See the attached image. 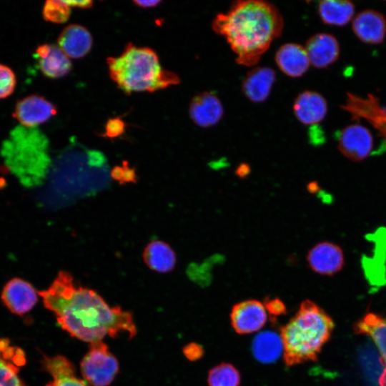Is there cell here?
Masks as SVG:
<instances>
[{
    "mask_svg": "<svg viewBox=\"0 0 386 386\" xmlns=\"http://www.w3.org/2000/svg\"><path fill=\"white\" fill-rule=\"evenodd\" d=\"M109 74L118 87L127 94L153 92L178 84L179 77L164 69L154 50L129 43L117 56L107 59Z\"/></svg>",
    "mask_w": 386,
    "mask_h": 386,
    "instance_id": "obj_3",
    "label": "cell"
},
{
    "mask_svg": "<svg viewBox=\"0 0 386 386\" xmlns=\"http://www.w3.org/2000/svg\"><path fill=\"white\" fill-rule=\"evenodd\" d=\"M124 122L119 117L109 119L105 125L104 136L110 139L122 135L125 129Z\"/></svg>",
    "mask_w": 386,
    "mask_h": 386,
    "instance_id": "obj_33",
    "label": "cell"
},
{
    "mask_svg": "<svg viewBox=\"0 0 386 386\" xmlns=\"http://www.w3.org/2000/svg\"><path fill=\"white\" fill-rule=\"evenodd\" d=\"M307 262L312 271L327 276L340 272L345 263L342 249L338 244L328 241L315 244L307 253Z\"/></svg>",
    "mask_w": 386,
    "mask_h": 386,
    "instance_id": "obj_8",
    "label": "cell"
},
{
    "mask_svg": "<svg viewBox=\"0 0 386 386\" xmlns=\"http://www.w3.org/2000/svg\"><path fill=\"white\" fill-rule=\"evenodd\" d=\"M293 110L296 118L301 123L312 126L325 119L327 104L320 94L313 91H305L295 99Z\"/></svg>",
    "mask_w": 386,
    "mask_h": 386,
    "instance_id": "obj_15",
    "label": "cell"
},
{
    "mask_svg": "<svg viewBox=\"0 0 386 386\" xmlns=\"http://www.w3.org/2000/svg\"><path fill=\"white\" fill-rule=\"evenodd\" d=\"M189 114L195 124L201 127H209L221 120L224 110L217 96L212 92L204 91L192 98Z\"/></svg>",
    "mask_w": 386,
    "mask_h": 386,
    "instance_id": "obj_11",
    "label": "cell"
},
{
    "mask_svg": "<svg viewBox=\"0 0 386 386\" xmlns=\"http://www.w3.org/2000/svg\"><path fill=\"white\" fill-rule=\"evenodd\" d=\"M81 371L84 379L94 386H107L119 371L116 357L102 341L92 342L81 362Z\"/></svg>",
    "mask_w": 386,
    "mask_h": 386,
    "instance_id": "obj_6",
    "label": "cell"
},
{
    "mask_svg": "<svg viewBox=\"0 0 386 386\" xmlns=\"http://www.w3.org/2000/svg\"><path fill=\"white\" fill-rule=\"evenodd\" d=\"M56 112V107L51 102L34 94L24 97L16 104L14 117L21 126L34 128L49 120Z\"/></svg>",
    "mask_w": 386,
    "mask_h": 386,
    "instance_id": "obj_10",
    "label": "cell"
},
{
    "mask_svg": "<svg viewBox=\"0 0 386 386\" xmlns=\"http://www.w3.org/2000/svg\"><path fill=\"white\" fill-rule=\"evenodd\" d=\"M264 306L270 316V320L274 322L278 316L286 314L287 308L284 303L279 298L266 297Z\"/></svg>",
    "mask_w": 386,
    "mask_h": 386,
    "instance_id": "obj_31",
    "label": "cell"
},
{
    "mask_svg": "<svg viewBox=\"0 0 386 386\" xmlns=\"http://www.w3.org/2000/svg\"><path fill=\"white\" fill-rule=\"evenodd\" d=\"M379 386H386V365L385 369L378 380Z\"/></svg>",
    "mask_w": 386,
    "mask_h": 386,
    "instance_id": "obj_39",
    "label": "cell"
},
{
    "mask_svg": "<svg viewBox=\"0 0 386 386\" xmlns=\"http://www.w3.org/2000/svg\"><path fill=\"white\" fill-rule=\"evenodd\" d=\"M307 190L310 193H316L318 191L319 185L317 182H312L307 184Z\"/></svg>",
    "mask_w": 386,
    "mask_h": 386,
    "instance_id": "obj_38",
    "label": "cell"
},
{
    "mask_svg": "<svg viewBox=\"0 0 386 386\" xmlns=\"http://www.w3.org/2000/svg\"><path fill=\"white\" fill-rule=\"evenodd\" d=\"M305 48L310 64L318 69L331 65L336 61L340 54V45L337 39L327 33H319L311 36L307 41Z\"/></svg>",
    "mask_w": 386,
    "mask_h": 386,
    "instance_id": "obj_14",
    "label": "cell"
},
{
    "mask_svg": "<svg viewBox=\"0 0 386 386\" xmlns=\"http://www.w3.org/2000/svg\"><path fill=\"white\" fill-rule=\"evenodd\" d=\"M145 264L152 270L161 273L172 271L176 264V254L164 242L154 240L149 242L143 252Z\"/></svg>",
    "mask_w": 386,
    "mask_h": 386,
    "instance_id": "obj_23",
    "label": "cell"
},
{
    "mask_svg": "<svg viewBox=\"0 0 386 386\" xmlns=\"http://www.w3.org/2000/svg\"><path fill=\"white\" fill-rule=\"evenodd\" d=\"M42 14L44 19L47 21L61 24L69 19L71 14V7L65 0H48L43 6Z\"/></svg>",
    "mask_w": 386,
    "mask_h": 386,
    "instance_id": "obj_28",
    "label": "cell"
},
{
    "mask_svg": "<svg viewBox=\"0 0 386 386\" xmlns=\"http://www.w3.org/2000/svg\"><path fill=\"white\" fill-rule=\"evenodd\" d=\"M317 11L323 23L341 26L352 19L355 5L345 0H325L319 3Z\"/></svg>",
    "mask_w": 386,
    "mask_h": 386,
    "instance_id": "obj_26",
    "label": "cell"
},
{
    "mask_svg": "<svg viewBox=\"0 0 386 386\" xmlns=\"http://www.w3.org/2000/svg\"><path fill=\"white\" fill-rule=\"evenodd\" d=\"M112 176L121 183L134 182L136 177L134 169L130 168L127 162H123L122 166L114 167L112 172Z\"/></svg>",
    "mask_w": 386,
    "mask_h": 386,
    "instance_id": "obj_32",
    "label": "cell"
},
{
    "mask_svg": "<svg viewBox=\"0 0 386 386\" xmlns=\"http://www.w3.org/2000/svg\"><path fill=\"white\" fill-rule=\"evenodd\" d=\"M337 147L341 154L353 162L367 159L374 148V138L367 127L351 124L344 127L337 136Z\"/></svg>",
    "mask_w": 386,
    "mask_h": 386,
    "instance_id": "obj_7",
    "label": "cell"
},
{
    "mask_svg": "<svg viewBox=\"0 0 386 386\" xmlns=\"http://www.w3.org/2000/svg\"><path fill=\"white\" fill-rule=\"evenodd\" d=\"M1 298L9 310L16 315L29 312L37 301L32 285L19 278L12 279L6 284Z\"/></svg>",
    "mask_w": 386,
    "mask_h": 386,
    "instance_id": "obj_12",
    "label": "cell"
},
{
    "mask_svg": "<svg viewBox=\"0 0 386 386\" xmlns=\"http://www.w3.org/2000/svg\"><path fill=\"white\" fill-rule=\"evenodd\" d=\"M267 315L262 302L256 300H247L233 306L230 314L232 326L238 334L252 333L264 325Z\"/></svg>",
    "mask_w": 386,
    "mask_h": 386,
    "instance_id": "obj_9",
    "label": "cell"
},
{
    "mask_svg": "<svg viewBox=\"0 0 386 386\" xmlns=\"http://www.w3.org/2000/svg\"><path fill=\"white\" fill-rule=\"evenodd\" d=\"M352 30L362 42L381 44L386 35V20L379 11L367 9L360 12L352 21Z\"/></svg>",
    "mask_w": 386,
    "mask_h": 386,
    "instance_id": "obj_13",
    "label": "cell"
},
{
    "mask_svg": "<svg viewBox=\"0 0 386 386\" xmlns=\"http://www.w3.org/2000/svg\"><path fill=\"white\" fill-rule=\"evenodd\" d=\"M183 354L190 361H196L201 359L204 350L202 345L196 342H190L186 345L182 350Z\"/></svg>",
    "mask_w": 386,
    "mask_h": 386,
    "instance_id": "obj_34",
    "label": "cell"
},
{
    "mask_svg": "<svg viewBox=\"0 0 386 386\" xmlns=\"http://www.w3.org/2000/svg\"><path fill=\"white\" fill-rule=\"evenodd\" d=\"M16 76L7 66L0 64V99L9 96L16 87Z\"/></svg>",
    "mask_w": 386,
    "mask_h": 386,
    "instance_id": "obj_30",
    "label": "cell"
},
{
    "mask_svg": "<svg viewBox=\"0 0 386 386\" xmlns=\"http://www.w3.org/2000/svg\"><path fill=\"white\" fill-rule=\"evenodd\" d=\"M43 365L54 378L46 386H88L74 376V367L63 356L44 357Z\"/></svg>",
    "mask_w": 386,
    "mask_h": 386,
    "instance_id": "obj_25",
    "label": "cell"
},
{
    "mask_svg": "<svg viewBox=\"0 0 386 386\" xmlns=\"http://www.w3.org/2000/svg\"><path fill=\"white\" fill-rule=\"evenodd\" d=\"M250 167L247 163H241L235 170L236 175L239 178H244L250 173Z\"/></svg>",
    "mask_w": 386,
    "mask_h": 386,
    "instance_id": "obj_35",
    "label": "cell"
},
{
    "mask_svg": "<svg viewBox=\"0 0 386 386\" xmlns=\"http://www.w3.org/2000/svg\"><path fill=\"white\" fill-rule=\"evenodd\" d=\"M46 137L36 128H15L4 144V154L14 169L30 168L29 165L45 162Z\"/></svg>",
    "mask_w": 386,
    "mask_h": 386,
    "instance_id": "obj_5",
    "label": "cell"
},
{
    "mask_svg": "<svg viewBox=\"0 0 386 386\" xmlns=\"http://www.w3.org/2000/svg\"><path fill=\"white\" fill-rule=\"evenodd\" d=\"M354 330L357 334H362L372 338L385 366L386 317L369 312L355 324Z\"/></svg>",
    "mask_w": 386,
    "mask_h": 386,
    "instance_id": "obj_22",
    "label": "cell"
},
{
    "mask_svg": "<svg viewBox=\"0 0 386 386\" xmlns=\"http://www.w3.org/2000/svg\"><path fill=\"white\" fill-rule=\"evenodd\" d=\"M212 26L226 39L237 64L252 66L281 35L284 21L271 3L247 0L234 2L227 12L216 16Z\"/></svg>",
    "mask_w": 386,
    "mask_h": 386,
    "instance_id": "obj_2",
    "label": "cell"
},
{
    "mask_svg": "<svg viewBox=\"0 0 386 386\" xmlns=\"http://www.w3.org/2000/svg\"><path fill=\"white\" fill-rule=\"evenodd\" d=\"M40 70L46 76L58 79L68 74L72 68L69 57L56 45L44 44L36 50Z\"/></svg>",
    "mask_w": 386,
    "mask_h": 386,
    "instance_id": "obj_16",
    "label": "cell"
},
{
    "mask_svg": "<svg viewBox=\"0 0 386 386\" xmlns=\"http://www.w3.org/2000/svg\"><path fill=\"white\" fill-rule=\"evenodd\" d=\"M345 109L354 117L367 119L376 127L386 141V109L382 108L377 99L368 95L367 99H362L348 94Z\"/></svg>",
    "mask_w": 386,
    "mask_h": 386,
    "instance_id": "obj_17",
    "label": "cell"
},
{
    "mask_svg": "<svg viewBox=\"0 0 386 386\" xmlns=\"http://www.w3.org/2000/svg\"><path fill=\"white\" fill-rule=\"evenodd\" d=\"M284 350L281 336L273 331H264L254 338L252 351L260 362L269 364L279 359Z\"/></svg>",
    "mask_w": 386,
    "mask_h": 386,
    "instance_id": "obj_24",
    "label": "cell"
},
{
    "mask_svg": "<svg viewBox=\"0 0 386 386\" xmlns=\"http://www.w3.org/2000/svg\"><path fill=\"white\" fill-rule=\"evenodd\" d=\"M44 306L52 311L61 327L71 336L89 342L137 332L132 315L121 307H109L92 290L76 286L72 275L60 271L50 287L39 292Z\"/></svg>",
    "mask_w": 386,
    "mask_h": 386,
    "instance_id": "obj_1",
    "label": "cell"
},
{
    "mask_svg": "<svg viewBox=\"0 0 386 386\" xmlns=\"http://www.w3.org/2000/svg\"><path fill=\"white\" fill-rule=\"evenodd\" d=\"M240 374L237 368L229 363L222 362L209 371V386H239Z\"/></svg>",
    "mask_w": 386,
    "mask_h": 386,
    "instance_id": "obj_27",
    "label": "cell"
},
{
    "mask_svg": "<svg viewBox=\"0 0 386 386\" xmlns=\"http://www.w3.org/2000/svg\"><path fill=\"white\" fill-rule=\"evenodd\" d=\"M274 81L275 72L271 68H254L243 79V93L252 102H262L269 96Z\"/></svg>",
    "mask_w": 386,
    "mask_h": 386,
    "instance_id": "obj_19",
    "label": "cell"
},
{
    "mask_svg": "<svg viewBox=\"0 0 386 386\" xmlns=\"http://www.w3.org/2000/svg\"><path fill=\"white\" fill-rule=\"evenodd\" d=\"M334 322L317 305L304 300L293 317L280 329L285 365L315 361L333 331Z\"/></svg>",
    "mask_w": 386,
    "mask_h": 386,
    "instance_id": "obj_4",
    "label": "cell"
},
{
    "mask_svg": "<svg viewBox=\"0 0 386 386\" xmlns=\"http://www.w3.org/2000/svg\"><path fill=\"white\" fill-rule=\"evenodd\" d=\"M25 360L21 350L11 346L5 340H0V386H25L18 376Z\"/></svg>",
    "mask_w": 386,
    "mask_h": 386,
    "instance_id": "obj_20",
    "label": "cell"
},
{
    "mask_svg": "<svg viewBox=\"0 0 386 386\" xmlns=\"http://www.w3.org/2000/svg\"><path fill=\"white\" fill-rule=\"evenodd\" d=\"M274 59L279 69L291 77L302 76L310 64L305 48L295 43L282 45L277 51Z\"/></svg>",
    "mask_w": 386,
    "mask_h": 386,
    "instance_id": "obj_18",
    "label": "cell"
},
{
    "mask_svg": "<svg viewBox=\"0 0 386 386\" xmlns=\"http://www.w3.org/2000/svg\"><path fill=\"white\" fill-rule=\"evenodd\" d=\"M66 1V0H65ZM70 7H78L81 9H87L92 6L91 1H66Z\"/></svg>",
    "mask_w": 386,
    "mask_h": 386,
    "instance_id": "obj_36",
    "label": "cell"
},
{
    "mask_svg": "<svg viewBox=\"0 0 386 386\" xmlns=\"http://www.w3.org/2000/svg\"><path fill=\"white\" fill-rule=\"evenodd\" d=\"M59 47L70 58L79 59L89 53L92 46V37L89 31L78 24L64 28L58 38Z\"/></svg>",
    "mask_w": 386,
    "mask_h": 386,
    "instance_id": "obj_21",
    "label": "cell"
},
{
    "mask_svg": "<svg viewBox=\"0 0 386 386\" xmlns=\"http://www.w3.org/2000/svg\"><path fill=\"white\" fill-rule=\"evenodd\" d=\"M161 1H134L133 3L139 7L142 8H152L157 6L159 4H160Z\"/></svg>",
    "mask_w": 386,
    "mask_h": 386,
    "instance_id": "obj_37",
    "label": "cell"
},
{
    "mask_svg": "<svg viewBox=\"0 0 386 386\" xmlns=\"http://www.w3.org/2000/svg\"><path fill=\"white\" fill-rule=\"evenodd\" d=\"M361 364L364 372L370 379L376 383L385 369V365L380 356L375 355L370 349H364L360 355Z\"/></svg>",
    "mask_w": 386,
    "mask_h": 386,
    "instance_id": "obj_29",
    "label": "cell"
}]
</instances>
